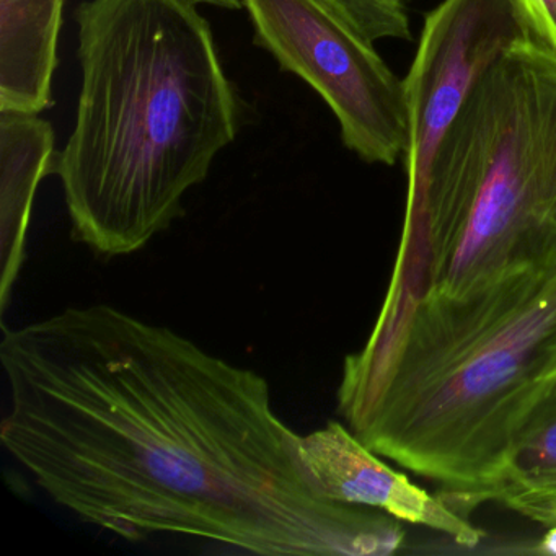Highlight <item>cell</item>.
I'll list each match as a JSON object with an SVG mask.
<instances>
[{
	"label": "cell",
	"instance_id": "1",
	"mask_svg": "<svg viewBox=\"0 0 556 556\" xmlns=\"http://www.w3.org/2000/svg\"><path fill=\"white\" fill-rule=\"evenodd\" d=\"M5 451L84 522L255 555L386 556L402 520L330 500L268 380L109 304L4 327Z\"/></svg>",
	"mask_w": 556,
	"mask_h": 556
},
{
	"label": "cell",
	"instance_id": "2",
	"mask_svg": "<svg viewBox=\"0 0 556 556\" xmlns=\"http://www.w3.org/2000/svg\"><path fill=\"white\" fill-rule=\"evenodd\" d=\"M556 379V271L460 295L383 302L346 356L338 413L380 457L439 484L464 517L490 503L510 442Z\"/></svg>",
	"mask_w": 556,
	"mask_h": 556
},
{
	"label": "cell",
	"instance_id": "3",
	"mask_svg": "<svg viewBox=\"0 0 556 556\" xmlns=\"http://www.w3.org/2000/svg\"><path fill=\"white\" fill-rule=\"evenodd\" d=\"M193 0H84L80 86L56 175L73 239L105 258L144 249L236 141L242 109Z\"/></svg>",
	"mask_w": 556,
	"mask_h": 556
},
{
	"label": "cell",
	"instance_id": "4",
	"mask_svg": "<svg viewBox=\"0 0 556 556\" xmlns=\"http://www.w3.org/2000/svg\"><path fill=\"white\" fill-rule=\"evenodd\" d=\"M556 271V53L526 41L471 90L406 204L383 302Z\"/></svg>",
	"mask_w": 556,
	"mask_h": 556
},
{
	"label": "cell",
	"instance_id": "5",
	"mask_svg": "<svg viewBox=\"0 0 556 556\" xmlns=\"http://www.w3.org/2000/svg\"><path fill=\"white\" fill-rule=\"evenodd\" d=\"M253 43L330 106L341 141L367 164L405 154V87L374 50L321 0H242Z\"/></svg>",
	"mask_w": 556,
	"mask_h": 556
},
{
	"label": "cell",
	"instance_id": "6",
	"mask_svg": "<svg viewBox=\"0 0 556 556\" xmlns=\"http://www.w3.org/2000/svg\"><path fill=\"white\" fill-rule=\"evenodd\" d=\"M533 38L516 0H442L426 15L415 60L403 79L406 204L421 197L432 159L481 77Z\"/></svg>",
	"mask_w": 556,
	"mask_h": 556
},
{
	"label": "cell",
	"instance_id": "7",
	"mask_svg": "<svg viewBox=\"0 0 556 556\" xmlns=\"http://www.w3.org/2000/svg\"><path fill=\"white\" fill-rule=\"evenodd\" d=\"M301 454L318 490L330 500L382 510L403 523L442 533L465 548L481 542L483 533L468 517L387 465L344 422L328 421L302 435Z\"/></svg>",
	"mask_w": 556,
	"mask_h": 556
},
{
	"label": "cell",
	"instance_id": "8",
	"mask_svg": "<svg viewBox=\"0 0 556 556\" xmlns=\"http://www.w3.org/2000/svg\"><path fill=\"white\" fill-rule=\"evenodd\" d=\"M54 129L40 115L0 113V304L8 307L27 250V233L38 187L56 174Z\"/></svg>",
	"mask_w": 556,
	"mask_h": 556
},
{
	"label": "cell",
	"instance_id": "9",
	"mask_svg": "<svg viewBox=\"0 0 556 556\" xmlns=\"http://www.w3.org/2000/svg\"><path fill=\"white\" fill-rule=\"evenodd\" d=\"M64 0H0V113L41 115L53 79Z\"/></svg>",
	"mask_w": 556,
	"mask_h": 556
},
{
	"label": "cell",
	"instance_id": "10",
	"mask_svg": "<svg viewBox=\"0 0 556 556\" xmlns=\"http://www.w3.org/2000/svg\"><path fill=\"white\" fill-rule=\"evenodd\" d=\"M490 501L556 527V379L517 429Z\"/></svg>",
	"mask_w": 556,
	"mask_h": 556
},
{
	"label": "cell",
	"instance_id": "11",
	"mask_svg": "<svg viewBox=\"0 0 556 556\" xmlns=\"http://www.w3.org/2000/svg\"><path fill=\"white\" fill-rule=\"evenodd\" d=\"M370 43L409 40L408 17L400 0H321Z\"/></svg>",
	"mask_w": 556,
	"mask_h": 556
},
{
	"label": "cell",
	"instance_id": "12",
	"mask_svg": "<svg viewBox=\"0 0 556 556\" xmlns=\"http://www.w3.org/2000/svg\"><path fill=\"white\" fill-rule=\"evenodd\" d=\"M535 37L556 53V0H516Z\"/></svg>",
	"mask_w": 556,
	"mask_h": 556
},
{
	"label": "cell",
	"instance_id": "13",
	"mask_svg": "<svg viewBox=\"0 0 556 556\" xmlns=\"http://www.w3.org/2000/svg\"><path fill=\"white\" fill-rule=\"evenodd\" d=\"M193 2L211 5V8L226 9V11H240V9H243L242 0H193Z\"/></svg>",
	"mask_w": 556,
	"mask_h": 556
},
{
	"label": "cell",
	"instance_id": "14",
	"mask_svg": "<svg viewBox=\"0 0 556 556\" xmlns=\"http://www.w3.org/2000/svg\"><path fill=\"white\" fill-rule=\"evenodd\" d=\"M540 552L549 553V555H556V527H552L546 532V535L543 536L542 542H540Z\"/></svg>",
	"mask_w": 556,
	"mask_h": 556
},
{
	"label": "cell",
	"instance_id": "15",
	"mask_svg": "<svg viewBox=\"0 0 556 556\" xmlns=\"http://www.w3.org/2000/svg\"><path fill=\"white\" fill-rule=\"evenodd\" d=\"M403 5L409 4V2H413V0H400Z\"/></svg>",
	"mask_w": 556,
	"mask_h": 556
}]
</instances>
